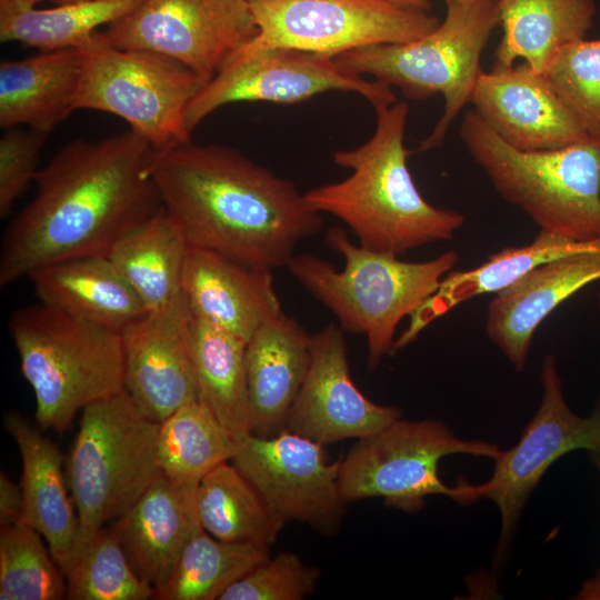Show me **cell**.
Here are the masks:
<instances>
[{"label": "cell", "instance_id": "obj_11", "mask_svg": "<svg viewBox=\"0 0 600 600\" xmlns=\"http://www.w3.org/2000/svg\"><path fill=\"white\" fill-rule=\"evenodd\" d=\"M257 36L236 52L292 48L333 58L346 51L406 43L436 30L440 20L387 0H248ZM234 52V53H236Z\"/></svg>", "mask_w": 600, "mask_h": 600}, {"label": "cell", "instance_id": "obj_19", "mask_svg": "<svg viewBox=\"0 0 600 600\" xmlns=\"http://www.w3.org/2000/svg\"><path fill=\"white\" fill-rule=\"evenodd\" d=\"M182 290L193 317L246 342L262 324L283 313L272 270L210 250L188 248Z\"/></svg>", "mask_w": 600, "mask_h": 600}, {"label": "cell", "instance_id": "obj_40", "mask_svg": "<svg viewBox=\"0 0 600 600\" xmlns=\"http://www.w3.org/2000/svg\"><path fill=\"white\" fill-rule=\"evenodd\" d=\"M576 599L600 600V569L594 577L584 581Z\"/></svg>", "mask_w": 600, "mask_h": 600}, {"label": "cell", "instance_id": "obj_17", "mask_svg": "<svg viewBox=\"0 0 600 600\" xmlns=\"http://www.w3.org/2000/svg\"><path fill=\"white\" fill-rule=\"evenodd\" d=\"M191 320L192 312L182 292L121 332L123 389L139 411L157 423L199 400L189 346Z\"/></svg>", "mask_w": 600, "mask_h": 600}, {"label": "cell", "instance_id": "obj_29", "mask_svg": "<svg viewBox=\"0 0 600 600\" xmlns=\"http://www.w3.org/2000/svg\"><path fill=\"white\" fill-rule=\"evenodd\" d=\"M189 346L199 400L239 442L251 433L247 342L192 316Z\"/></svg>", "mask_w": 600, "mask_h": 600}, {"label": "cell", "instance_id": "obj_13", "mask_svg": "<svg viewBox=\"0 0 600 600\" xmlns=\"http://www.w3.org/2000/svg\"><path fill=\"white\" fill-rule=\"evenodd\" d=\"M101 33L118 48L167 56L210 80L258 28L248 0H144Z\"/></svg>", "mask_w": 600, "mask_h": 600}, {"label": "cell", "instance_id": "obj_35", "mask_svg": "<svg viewBox=\"0 0 600 600\" xmlns=\"http://www.w3.org/2000/svg\"><path fill=\"white\" fill-rule=\"evenodd\" d=\"M43 540L38 531L22 523L1 527V600L67 598L66 576Z\"/></svg>", "mask_w": 600, "mask_h": 600}, {"label": "cell", "instance_id": "obj_28", "mask_svg": "<svg viewBox=\"0 0 600 600\" xmlns=\"http://www.w3.org/2000/svg\"><path fill=\"white\" fill-rule=\"evenodd\" d=\"M164 208L121 236L107 257L133 289L147 312L159 310L182 292L188 251Z\"/></svg>", "mask_w": 600, "mask_h": 600}, {"label": "cell", "instance_id": "obj_34", "mask_svg": "<svg viewBox=\"0 0 600 600\" xmlns=\"http://www.w3.org/2000/svg\"><path fill=\"white\" fill-rule=\"evenodd\" d=\"M70 600H148L154 589L143 581L118 537L106 526L80 542L64 570Z\"/></svg>", "mask_w": 600, "mask_h": 600}, {"label": "cell", "instance_id": "obj_21", "mask_svg": "<svg viewBox=\"0 0 600 600\" xmlns=\"http://www.w3.org/2000/svg\"><path fill=\"white\" fill-rule=\"evenodd\" d=\"M198 483L173 481L161 473L110 526L133 569L154 592L168 582L186 546L202 529Z\"/></svg>", "mask_w": 600, "mask_h": 600}, {"label": "cell", "instance_id": "obj_43", "mask_svg": "<svg viewBox=\"0 0 600 600\" xmlns=\"http://www.w3.org/2000/svg\"><path fill=\"white\" fill-rule=\"evenodd\" d=\"M591 460L600 472V453L591 452Z\"/></svg>", "mask_w": 600, "mask_h": 600}, {"label": "cell", "instance_id": "obj_26", "mask_svg": "<svg viewBox=\"0 0 600 600\" xmlns=\"http://www.w3.org/2000/svg\"><path fill=\"white\" fill-rule=\"evenodd\" d=\"M591 249H600V239L574 241L540 231L531 243L502 249L477 268L450 271L437 291L409 316L408 328L394 341V352L410 344L430 322L461 302L483 293L497 294L551 260Z\"/></svg>", "mask_w": 600, "mask_h": 600}, {"label": "cell", "instance_id": "obj_42", "mask_svg": "<svg viewBox=\"0 0 600 600\" xmlns=\"http://www.w3.org/2000/svg\"><path fill=\"white\" fill-rule=\"evenodd\" d=\"M28 4L37 6L39 2L42 1H51L56 4H67V3H76V2H83V1H91V0H21Z\"/></svg>", "mask_w": 600, "mask_h": 600}, {"label": "cell", "instance_id": "obj_36", "mask_svg": "<svg viewBox=\"0 0 600 600\" xmlns=\"http://www.w3.org/2000/svg\"><path fill=\"white\" fill-rule=\"evenodd\" d=\"M589 137H600V39L562 47L543 73Z\"/></svg>", "mask_w": 600, "mask_h": 600}, {"label": "cell", "instance_id": "obj_44", "mask_svg": "<svg viewBox=\"0 0 600 600\" xmlns=\"http://www.w3.org/2000/svg\"><path fill=\"white\" fill-rule=\"evenodd\" d=\"M597 304L600 312V292L597 294Z\"/></svg>", "mask_w": 600, "mask_h": 600}, {"label": "cell", "instance_id": "obj_22", "mask_svg": "<svg viewBox=\"0 0 600 600\" xmlns=\"http://www.w3.org/2000/svg\"><path fill=\"white\" fill-rule=\"evenodd\" d=\"M311 361L310 336L284 312L262 324L246 347L251 433L286 429Z\"/></svg>", "mask_w": 600, "mask_h": 600}, {"label": "cell", "instance_id": "obj_24", "mask_svg": "<svg viewBox=\"0 0 600 600\" xmlns=\"http://www.w3.org/2000/svg\"><path fill=\"white\" fill-rule=\"evenodd\" d=\"M81 70V48L2 60L0 127H23L49 134L77 110Z\"/></svg>", "mask_w": 600, "mask_h": 600}, {"label": "cell", "instance_id": "obj_20", "mask_svg": "<svg viewBox=\"0 0 600 600\" xmlns=\"http://www.w3.org/2000/svg\"><path fill=\"white\" fill-rule=\"evenodd\" d=\"M600 280V249L551 260L496 294L486 332L518 372L527 364L536 330L563 301Z\"/></svg>", "mask_w": 600, "mask_h": 600}, {"label": "cell", "instance_id": "obj_12", "mask_svg": "<svg viewBox=\"0 0 600 600\" xmlns=\"http://www.w3.org/2000/svg\"><path fill=\"white\" fill-rule=\"evenodd\" d=\"M350 91L374 109L397 102L392 87L339 68L333 58L292 48L236 52L190 101L186 126L194 129L222 106L236 102L299 103L327 91Z\"/></svg>", "mask_w": 600, "mask_h": 600}, {"label": "cell", "instance_id": "obj_41", "mask_svg": "<svg viewBox=\"0 0 600 600\" xmlns=\"http://www.w3.org/2000/svg\"><path fill=\"white\" fill-rule=\"evenodd\" d=\"M396 6L416 10V11H424L429 12L431 9V3L429 0H387Z\"/></svg>", "mask_w": 600, "mask_h": 600}, {"label": "cell", "instance_id": "obj_4", "mask_svg": "<svg viewBox=\"0 0 600 600\" xmlns=\"http://www.w3.org/2000/svg\"><path fill=\"white\" fill-rule=\"evenodd\" d=\"M324 242L344 259L342 270L310 253L294 254L286 268L337 317L343 332L364 334L373 371L394 352L398 324L437 291L459 256L446 251L428 261H403L353 243L341 227L330 228Z\"/></svg>", "mask_w": 600, "mask_h": 600}, {"label": "cell", "instance_id": "obj_25", "mask_svg": "<svg viewBox=\"0 0 600 600\" xmlns=\"http://www.w3.org/2000/svg\"><path fill=\"white\" fill-rule=\"evenodd\" d=\"M28 278L40 302L118 333L147 313L107 256L57 261Z\"/></svg>", "mask_w": 600, "mask_h": 600}, {"label": "cell", "instance_id": "obj_33", "mask_svg": "<svg viewBox=\"0 0 600 600\" xmlns=\"http://www.w3.org/2000/svg\"><path fill=\"white\" fill-rule=\"evenodd\" d=\"M237 441L200 400L189 402L159 423L161 473L173 481L199 482L217 466L231 461Z\"/></svg>", "mask_w": 600, "mask_h": 600}, {"label": "cell", "instance_id": "obj_1", "mask_svg": "<svg viewBox=\"0 0 600 600\" xmlns=\"http://www.w3.org/2000/svg\"><path fill=\"white\" fill-rule=\"evenodd\" d=\"M153 151L132 130L63 146L40 168L33 199L7 226L0 286L57 261L107 256L121 236L162 210L150 173Z\"/></svg>", "mask_w": 600, "mask_h": 600}, {"label": "cell", "instance_id": "obj_32", "mask_svg": "<svg viewBox=\"0 0 600 600\" xmlns=\"http://www.w3.org/2000/svg\"><path fill=\"white\" fill-rule=\"evenodd\" d=\"M269 557V547L220 540L200 529L186 546L168 582L154 592L153 599H220L231 584Z\"/></svg>", "mask_w": 600, "mask_h": 600}, {"label": "cell", "instance_id": "obj_14", "mask_svg": "<svg viewBox=\"0 0 600 600\" xmlns=\"http://www.w3.org/2000/svg\"><path fill=\"white\" fill-rule=\"evenodd\" d=\"M542 396L538 410L518 443L493 460L491 478L483 482V498L498 507L501 518L499 553L506 548L521 512L547 470L574 450L600 453V398L587 417L576 414L563 397L553 354L540 370Z\"/></svg>", "mask_w": 600, "mask_h": 600}, {"label": "cell", "instance_id": "obj_30", "mask_svg": "<svg viewBox=\"0 0 600 600\" xmlns=\"http://www.w3.org/2000/svg\"><path fill=\"white\" fill-rule=\"evenodd\" d=\"M144 0H91L38 9L21 0H0V41L40 51L82 48L102 26L122 19Z\"/></svg>", "mask_w": 600, "mask_h": 600}, {"label": "cell", "instance_id": "obj_16", "mask_svg": "<svg viewBox=\"0 0 600 600\" xmlns=\"http://www.w3.org/2000/svg\"><path fill=\"white\" fill-rule=\"evenodd\" d=\"M310 367L286 429L322 446L361 439L401 418L402 411L368 399L349 369L343 330L329 323L310 336Z\"/></svg>", "mask_w": 600, "mask_h": 600}, {"label": "cell", "instance_id": "obj_23", "mask_svg": "<svg viewBox=\"0 0 600 600\" xmlns=\"http://www.w3.org/2000/svg\"><path fill=\"white\" fill-rule=\"evenodd\" d=\"M4 428L21 457L23 512L20 523L38 531L64 573L77 550L79 521L68 496L63 458L59 447L22 416L4 417Z\"/></svg>", "mask_w": 600, "mask_h": 600}, {"label": "cell", "instance_id": "obj_3", "mask_svg": "<svg viewBox=\"0 0 600 600\" xmlns=\"http://www.w3.org/2000/svg\"><path fill=\"white\" fill-rule=\"evenodd\" d=\"M373 136L351 150L332 156L337 166L352 173L338 182L303 193L314 211L341 220L359 244L377 252L394 254L450 240L463 226V214L430 204L418 190L404 147L409 107L403 101L374 109Z\"/></svg>", "mask_w": 600, "mask_h": 600}, {"label": "cell", "instance_id": "obj_45", "mask_svg": "<svg viewBox=\"0 0 600 600\" xmlns=\"http://www.w3.org/2000/svg\"><path fill=\"white\" fill-rule=\"evenodd\" d=\"M444 1L447 3V2L459 1V0H444Z\"/></svg>", "mask_w": 600, "mask_h": 600}, {"label": "cell", "instance_id": "obj_6", "mask_svg": "<svg viewBox=\"0 0 600 600\" xmlns=\"http://www.w3.org/2000/svg\"><path fill=\"white\" fill-rule=\"evenodd\" d=\"M8 328L42 429L63 432L80 410L123 389L121 333L42 302L13 311Z\"/></svg>", "mask_w": 600, "mask_h": 600}, {"label": "cell", "instance_id": "obj_9", "mask_svg": "<svg viewBox=\"0 0 600 600\" xmlns=\"http://www.w3.org/2000/svg\"><path fill=\"white\" fill-rule=\"evenodd\" d=\"M501 450L482 440L458 437L440 420H404L358 439L339 461V484L346 503L381 498L388 508L416 513L429 496L441 494L467 506L483 498V483L447 486L439 463L451 454L494 460Z\"/></svg>", "mask_w": 600, "mask_h": 600}, {"label": "cell", "instance_id": "obj_10", "mask_svg": "<svg viewBox=\"0 0 600 600\" xmlns=\"http://www.w3.org/2000/svg\"><path fill=\"white\" fill-rule=\"evenodd\" d=\"M81 50L77 110L121 118L156 151L191 141L186 110L208 80L167 56L118 48L100 30Z\"/></svg>", "mask_w": 600, "mask_h": 600}, {"label": "cell", "instance_id": "obj_8", "mask_svg": "<svg viewBox=\"0 0 600 600\" xmlns=\"http://www.w3.org/2000/svg\"><path fill=\"white\" fill-rule=\"evenodd\" d=\"M159 423L124 389L82 410L66 464L79 521L78 544L127 512L161 474Z\"/></svg>", "mask_w": 600, "mask_h": 600}, {"label": "cell", "instance_id": "obj_5", "mask_svg": "<svg viewBox=\"0 0 600 600\" xmlns=\"http://www.w3.org/2000/svg\"><path fill=\"white\" fill-rule=\"evenodd\" d=\"M460 138L497 192L540 231L574 241L600 239V137L539 151L507 144L474 110Z\"/></svg>", "mask_w": 600, "mask_h": 600}, {"label": "cell", "instance_id": "obj_37", "mask_svg": "<svg viewBox=\"0 0 600 600\" xmlns=\"http://www.w3.org/2000/svg\"><path fill=\"white\" fill-rule=\"evenodd\" d=\"M320 578L319 568L282 551L256 566L219 600H302L316 592Z\"/></svg>", "mask_w": 600, "mask_h": 600}, {"label": "cell", "instance_id": "obj_38", "mask_svg": "<svg viewBox=\"0 0 600 600\" xmlns=\"http://www.w3.org/2000/svg\"><path fill=\"white\" fill-rule=\"evenodd\" d=\"M48 134L23 127L4 129L0 138V216L10 214L40 170V151Z\"/></svg>", "mask_w": 600, "mask_h": 600}, {"label": "cell", "instance_id": "obj_31", "mask_svg": "<svg viewBox=\"0 0 600 600\" xmlns=\"http://www.w3.org/2000/svg\"><path fill=\"white\" fill-rule=\"evenodd\" d=\"M197 503L202 529L224 541L270 548L286 524L231 461L199 481Z\"/></svg>", "mask_w": 600, "mask_h": 600}, {"label": "cell", "instance_id": "obj_2", "mask_svg": "<svg viewBox=\"0 0 600 600\" xmlns=\"http://www.w3.org/2000/svg\"><path fill=\"white\" fill-rule=\"evenodd\" d=\"M150 173L190 248L273 271L322 227L291 180L227 146L191 140L154 150Z\"/></svg>", "mask_w": 600, "mask_h": 600}, {"label": "cell", "instance_id": "obj_15", "mask_svg": "<svg viewBox=\"0 0 600 600\" xmlns=\"http://www.w3.org/2000/svg\"><path fill=\"white\" fill-rule=\"evenodd\" d=\"M231 462L286 522L324 534L339 529L347 503L339 461H329L324 446L287 429L269 437L250 433L237 442Z\"/></svg>", "mask_w": 600, "mask_h": 600}, {"label": "cell", "instance_id": "obj_18", "mask_svg": "<svg viewBox=\"0 0 600 600\" xmlns=\"http://www.w3.org/2000/svg\"><path fill=\"white\" fill-rule=\"evenodd\" d=\"M470 102L507 144L521 151L559 149L589 137L544 76L527 62L482 71Z\"/></svg>", "mask_w": 600, "mask_h": 600}, {"label": "cell", "instance_id": "obj_39", "mask_svg": "<svg viewBox=\"0 0 600 600\" xmlns=\"http://www.w3.org/2000/svg\"><path fill=\"white\" fill-rule=\"evenodd\" d=\"M23 512L21 486L0 472V527L20 523Z\"/></svg>", "mask_w": 600, "mask_h": 600}, {"label": "cell", "instance_id": "obj_27", "mask_svg": "<svg viewBox=\"0 0 600 600\" xmlns=\"http://www.w3.org/2000/svg\"><path fill=\"white\" fill-rule=\"evenodd\" d=\"M502 38L494 52V71L522 58L543 74L564 46L584 39L597 12L594 0H498Z\"/></svg>", "mask_w": 600, "mask_h": 600}, {"label": "cell", "instance_id": "obj_7", "mask_svg": "<svg viewBox=\"0 0 600 600\" xmlns=\"http://www.w3.org/2000/svg\"><path fill=\"white\" fill-rule=\"evenodd\" d=\"M439 27L417 40L362 47L333 57L350 74H370L398 87L411 100L444 97V109L417 151L442 146L450 124L471 97L482 72L480 61L493 30L500 26L498 0L447 2Z\"/></svg>", "mask_w": 600, "mask_h": 600}]
</instances>
